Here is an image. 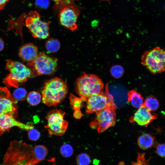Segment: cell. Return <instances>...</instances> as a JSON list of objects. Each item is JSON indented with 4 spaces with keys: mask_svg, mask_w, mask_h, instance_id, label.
<instances>
[{
    "mask_svg": "<svg viewBox=\"0 0 165 165\" xmlns=\"http://www.w3.org/2000/svg\"><path fill=\"white\" fill-rule=\"evenodd\" d=\"M33 147L22 141H10L0 165H35L41 162Z\"/></svg>",
    "mask_w": 165,
    "mask_h": 165,
    "instance_id": "cell-1",
    "label": "cell"
},
{
    "mask_svg": "<svg viewBox=\"0 0 165 165\" xmlns=\"http://www.w3.org/2000/svg\"><path fill=\"white\" fill-rule=\"evenodd\" d=\"M68 91L67 83L62 79L55 77L47 81L42 91L43 103L49 106H56L65 98Z\"/></svg>",
    "mask_w": 165,
    "mask_h": 165,
    "instance_id": "cell-2",
    "label": "cell"
},
{
    "mask_svg": "<svg viewBox=\"0 0 165 165\" xmlns=\"http://www.w3.org/2000/svg\"><path fill=\"white\" fill-rule=\"evenodd\" d=\"M5 67L9 73L4 82L8 86L18 87L36 75L27 65L18 61L7 60Z\"/></svg>",
    "mask_w": 165,
    "mask_h": 165,
    "instance_id": "cell-3",
    "label": "cell"
},
{
    "mask_svg": "<svg viewBox=\"0 0 165 165\" xmlns=\"http://www.w3.org/2000/svg\"><path fill=\"white\" fill-rule=\"evenodd\" d=\"M104 84L97 75L83 73L76 82L77 92L82 101H86L92 95L102 91Z\"/></svg>",
    "mask_w": 165,
    "mask_h": 165,
    "instance_id": "cell-4",
    "label": "cell"
},
{
    "mask_svg": "<svg viewBox=\"0 0 165 165\" xmlns=\"http://www.w3.org/2000/svg\"><path fill=\"white\" fill-rule=\"evenodd\" d=\"M141 63L153 74L165 72V49L157 47L145 51L142 56Z\"/></svg>",
    "mask_w": 165,
    "mask_h": 165,
    "instance_id": "cell-5",
    "label": "cell"
},
{
    "mask_svg": "<svg viewBox=\"0 0 165 165\" xmlns=\"http://www.w3.org/2000/svg\"><path fill=\"white\" fill-rule=\"evenodd\" d=\"M58 60L45 53L38 54L33 61L28 63L27 66L35 74L38 75H50L56 71L57 66Z\"/></svg>",
    "mask_w": 165,
    "mask_h": 165,
    "instance_id": "cell-6",
    "label": "cell"
},
{
    "mask_svg": "<svg viewBox=\"0 0 165 165\" xmlns=\"http://www.w3.org/2000/svg\"><path fill=\"white\" fill-rule=\"evenodd\" d=\"M25 24L35 38L45 39L49 36L50 22L42 20L39 13L35 10L27 15Z\"/></svg>",
    "mask_w": 165,
    "mask_h": 165,
    "instance_id": "cell-7",
    "label": "cell"
},
{
    "mask_svg": "<svg viewBox=\"0 0 165 165\" xmlns=\"http://www.w3.org/2000/svg\"><path fill=\"white\" fill-rule=\"evenodd\" d=\"M65 113L59 109L49 112L46 117L47 123L45 127L50 135L62 136L65 133L68 123L64 119Z\"/></svg>",
    "mask_w": 165,
    "mask_h": 165,
    "instance_id": "cell-8",
    "label": "cell"
},
{
    "mask_svg": "<svg viewBox=\"0 0 165 165\" xmlns=\"http://www.w3.org/2000/svg\"><path fill=\"white\" fill-rule=\"evenodd\" d=\"M112 96L109 94L108 86L105 93L103 91L90 97L86 100V112L88 114L97 112L109 106L117 108Z\"/></svg>",
    "mask_w": 165,
    "mask_h": 165,
    "instance_id": "cell-9",
    "label": "cell"
},
{
    "mask_svg": "<svg viewBox=\"0 0 165 165\" xmlns=\"http://www.w3.org/2000/svg\"><path fill=\"white\" fill-rule=\"evenodd\" d=\"M116 108L109 106L96 113L94 120L90 124V127L102 133L113 126L116 120Z\"/></svg>",
    "mask_w": 165,
    "mask_h": 165,
    "instance_id": "cell-10",
    "label": "cell"
},
{
    "mask_svg": "<svg viewBox=\"0 0 165 165\" xmlns=\"http://www.w3.org/2000/svg\"><path fill=\"white\" fill-rule=\"evenodd\" d=\"M80 12L79 9L72 4L61 8L58 14L61 25L67 29L75 31L77 28V20Z\"/></svg>",
    "mask_w": 165,
    "mask_h": 165,
    "instance_id": "cell-11",
    "label": "cell"
},
{
    "mask_svg": "<svg viewBox=\"0 0 165 165\" xmlns=\"http://www.w3.org/2000/svg\"><path fill=\"white\" fill-rule=\"evenodd\" d=\"M17 103L7 88L0 87V114H7L16 117L18 114Z\"/></svg>",
    "mask_w": 165,
    "mask_h": 165,
    "instance_id": "cell-12",
    "label": "cell"
},
{
    "mask_svg": "<svg viewBox=\"0 0 165 165\" xmlns=\"http://www.w3.org/2000/svg\"><path fill=\"white\" fill-rule=\"evenodd\" d=\"M157 116V114L152 113L143 104L130 117V121L132 123L136 122L141 126L147 127Z\"/></svg>",
    "mask_w": 165,
    "mask_h": 165,
    "instance_id": "cell-13",
    "label": "cell"
},
{
    "mask_svg": "<svg viewBox=\"0 0 165 165\" xmlns=\"http://www.w3.org/2000/svg\"><path fill=\"white\" fill-rule=\"evenodd\" d=\"M13 127H17L28 131L33 128L30 124H24L17 121L11 115L5 114H0V135Z\"/></svg>",
    "mask_w": 165,
    "mask_h": 165,
    "instance_id": "cell-14",
    "label": "cell"
},
{
    "mask_svg": "<svg viewBox=\"0 0 165 165\" xmlns=\"http://www.w3.org/2000/svg\"><path fill=\"white\" fill-rule=\"evenodd\" d=\"M38 49L32 43H29L23 45L20 48L19 55L24 61L28 63L34 61L38 54Z\"/></svg>",
    "mask_w": 165,
    "mask_h": 165,
    "instance_id": "cell-15",
    "label": "cell"
},
{
    "mask_svg": "<svg viewBox=\"0 0 165 165\" xmlns=\"http://www.w3.org/2000/svg\"><path fill=\"white\" fill-rule=\"evenodd\" d=\"M155 138L149 133H145L138 138L137 143L139 147L143 150H146L152 147L154 143Z\"/></svg>",
    "mask_w": 165,
    "mask_h": 165,
    "instance_id": "cell-16",
    "label": "cell"
},
{
    "mask_svg": "<svg viewBox=\"0 0 165 165\" xmlns=\"http://www.w3.org/2000/svg\"><path fill=\"white\" fill-rule=\"evenodd\" d=\"M127 100L134 108H139L143 104V98L141 95L134 90L129 91L127 93Z\"/></svg>",
    "mask_w": 165,
    "mask_h": 165,
    "instance_id": "cell-17",
    "label": "cell"
},
{
    "mask_svg": "<svg viewBox=\"0 0 165 165\" xmlns=\"http://www.w3.org/2000/svg\"><path fill=\"white\" fill-rule=\"evenodd\" d=\"M143 105L152 112L157 110L159 107L160 104L158 100L155 97L151 95L145 99Z\"/></svg>",
    "mask_w": 165,
    "mask_h": 165,
    "instance_id": "cell-18",
    "label": "cell"
},
{
    "mask_svg": "<svg viewBox=\"0 0 165 165\" xmlns=\"http://www.w3.org/2000/svg\"><path fill=\"white\" fill-rule=\"evenodd\" d=\"M60 43L57 39L50 38L46 41L45 48L49 53H54L57 52L60 48Z\"/></svg>",
    "mask_w": 165,
    "mask_h": 165,
    "instance_id": "cell-19",
    "label": "cell"
},
{
    "mask_svg": "<svg viewBox=\"0 0 165 165\" xmlns=\"http://www.w3.org/2000/svg\"><path fill=\"white\" fill-rule=\"evenodd\" d=\"M42 98L40 94L35 91L30 92L27 96V99L29 104L32 106H36L40 102Z\"/></svg>",
    "mask_w": 165,
    "mask_h": 165,
    "instance_id": "cell-20",
    "label": "cell"
},
{
    "mask_svg": "<svg viewBox=\"0 0 165 165\" xmlns=\"http://www.w3.org/2000/svg\"><path fill=\"white\" fill-rule=\"evenodd\" d=\"M76 161L77 165H89L91 160L90 156L87 154L82 153L77 156Z\"/></svg>",
    "mask_w": 165,
    "mask_h": 165,
    "instance_id": "cell-21",
    "label": "cell"
},
{
    "mask_svg": "<svg viewBox=\"0 0 165 165\" xmlns=\"http://www.w3.org/2000/svg\"><path fill=\"white\" fill-rule=\"evenodd\" d=\"M59 152L61 155L64 158H68L73 154V149L70 145L66 144L61 146Z\"/></svg>",
    "mask_w": 165,
    "mask_h": 165,
    "instance_id": "cell-22",
    "label": "cell"
},
{
    "mask_svg": "<svg viewBox=\"0 0 165 165\" xmlns=\"http://www.w3.org/2000/svg\"><path fill=\"white\" fill-rule=\"evenodd\" d=\"M69 99L71 106L75 111L80 110L82 100L72 94L70 95Z\"/></svg>",
    "mask_w": 165,
    "mask_h": 165,
    "instance_id": "cell-23",
    "label": "cell"
},
{
    "mask_svg": "<svg viewBox=\"0 0 165 165\" xmlns=\"http://www.w3.org/2000/svg\"><path fill=\"white\" fill-rule=\"evenodd\" d=\"M110 72L113 77L116 79H119L123 75L124 73V70L121 66L116 65L111 67Z\"/></svg>",
    "mask_w": 165,
    "mask_h": 165,
    "instance_id": "cell-24",
    "label": "cell"
},
{
    "mask_svg": "<svg viewBox=\"0 0 165 165\" xmlns=\"http://www.w3.org/2000/svg\"><path fill=\"white\" fill-rule=\"evenodd\" d=\"M13 96V98L17 101H23L27 97V91L23 88H18L14 91Z\"/></svg>",
    "mask_w": 165,
    "mask_h": 165,
    "instance_id": "cell-25",
    "label": "cell"
},
{
    "mask_svg": "<svg viewBox=\"0 0 165 165\" xmlns=\"http://www.w3.org/2000/svg\"><path fill=\"white\" fill-rule=\"evenodd\" d=\"M28 136L30 140L36 141L40 138V134L35 129L32 128L28 130Z\"/></svg>",
    "mask_w": 165,
    "mask_h": 165,
    "instance_id": "cell-26",
    "label": "cell"
},
{
    "mask_svg": "<svg viewBox=\"0 0 165 165\" xmlns=\"http://www.w3.org/2000/svg\"><path fill=\"white\" fill-rule=\"evenodd\" d=\"M155 152L158 156L165 157V143H158L155 147Z\"/></svg>",
    "mask_w": 165,
    "mask_h": 165,
    "instance_id": "cell-27",
    "label": "cell"
},
{
    "mask_svg": "<svg viewBox=\"0 0 165 165\" xmlns=\"http://www.w3.org/2000/svg\"><path fill=\"white\" fill-rule=\"evenodd\" d=\"M49 0H36L35 4L36 6L41 9H46L50 5Z\"/></svg>",
    "mask_w": 165,
    "mask_h": 165,
    "instance_id": "cell-28",
    "label": "cell"
},
{
    "mask_svg": "<svg viewBox=\"0 0 165 165\" xmlns=\"http://www.w3.org/2000/svg\"><path fill=\"white\" fill-rule=\"evenodd\" d=\"M131 165H149L148 161L146 160H138L136 162H133Z\"/></svg>",
    "mask_w": 165,
    "mask_h": 165,
    "instance_id": "cell-29",
    "label": "cell"
},
{
    "mask_svg": "<svg viewBox=\"0 0 165 165\" xmlns=\"http://www.w3.org/2000/svg\"><path fill=\"white\" fill-rule=\"evenodd\" d=\"M82 116V114L80 110L75 111L73 113V116L76 119H80Z\"/></svg>",
    "mask_w": 165,
    "mask_h": 165,
    "instance_id": "cell-30",
    "label": "cell"
},
{
    "mask_svg": "<svg viewBox=\"0 0 165 165\" xmlns=\"http://www.w3.org/2000/svg\"><path fill=\"white\" fill-rule=\"evenodd\" d=\"M9 0H0V9H2Z\"/></svg>",
    "mask_w": 165,
    "mask_h": 165,
    "instance_id": "cell-31",
    "label": "cell"
},
{
    "mask_svg": "<svg viewBox=\"0 0 165 165\" xmlns=\"http://www.w3.org/2000/svg\"><path fill=\"white\" fill-rule=\"evenodd\" d=\"M4 46V42L3 39L0 37V52L3 50Z\"/></svg>",
    "mask_w": 165,
    "mask_h": 165,
    "instance_id": "cell-32",
    "label": "cell"
},
{
    "mask_svg": "<svg viewBox=\"0 0 165 165\" xmlns=\"http://www.w3.org/2000/svg\"><path fill=\"white\" fill-rule=\"evenodd\" d=\"M101 1H105L108 2L109 4L110 3V0H100Z\"/></svg>",
    "mask_w": 165,
    "mask_h": 165,
    "instance_id": "cell-33",
    "label": "cell"
}]
</instances>
